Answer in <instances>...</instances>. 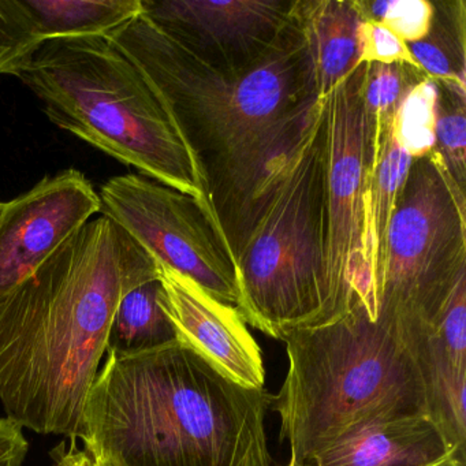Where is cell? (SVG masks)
Wrapping results in <instances>:
<instances>
[{"label":"cell","mask_w":466,"mask_h":466,"mask_svg":"<svg viewBox=\"0 0 466 466\" xmlns=\"http://www.w3.org/2000/svg\"><path fill=\"white\" fill-rule=\"evenodd\" d=\"M96 461L100 466H121V465H118V463L113 462V461H108V460H96Z\"/></svg>","instance_id":"cell-28"},{"label":"cell","mask_w":466,"mask_h":466,"mask_svg":"<svg viewBox=\"0 0 466 466\" xmlns=\"http://www.w3.org/2000/svg\"><path fill=\"white\" fill-rule=\"evenodd\" d=\"M310 466H455L451 447L428 416L360 425Z\"/></svg>","instance_id":"cell-13"},{"label":"cell","mask_w":466,"mask_h":466,"mask_svg":"<svg viewBox=\"0 0 466 466\" xmlns=\"http://www.w3.org/2000/svg\"><path fill=\"white\" fill-rule=\"evenodd\" d=\"M18 78L56 127L148 178L208 203L198 160L170 111L107 37L47 40Z\"/></svg>","instance_id":"cell-5"},{"label":"cell","mask_w":466,"mask_h":466,"mask_svg":"<svg viewBox=\"0 0 466 466\" xmlns=\"http://www.w3.org/2000/svg\"><path fill=\"white\" fill-rule=\"evenodd\" d=\"M99 193L81 171L45 177L0 207V299L99 214Z\"/></svg>","instance_id":"cell-11"},{"label":"cell","mask_w":466,"mask_h":466,"mask_svg":"<svg viewBox=\"0 0 466 466\" xmlns=\"http://www.w3.org/2000/svg\"><path fill=\"white\" fill-rule=\"evenodd\" d=\"M272 395L247 389L176 340L108 354L86 398L84 449L121 466H271Z\"/></svg>","instance_id":"cell-3"},{"label":"cell","mask_w":466,"mask_h":466,"mask_svg":"<svg viewBox=\"0 0 466 466\" xmlns=\"http://www.w3.org/2000/svg\"><path fill=\"white\" fill-rule=\"evenodd\" d=\"M362 62L367 64L403 62V64L417 65L411 58L408 45L386 26L376 23H364L362 26Z\"/></svg>","instance_id":"cell-24"},{"label":"cell","mask_w":466,"mask_h":466,"mask_svg":"<svg viewBox=\"0 0 466 466\" xmlns=\"http://www.w3.org/2000/svg\"><path fill=\"white\" fill-rule=\"evenodd\" d=\"M280 340L289 370L271 406L291 457L310 463L360 425L428 416L424 381L410 351L359 294L339 320Z\"/></svg>","instance_id":"cell-4"},{"label":"cell","mask_w":466,"mask_h":466,"mask_svg":"<svg viewBox=\"0 0 466 466\" xmlns=\"http://www.w3.org/2000/svg\"><path fill=\"white\" fill-rule=\"evenodd\" d=\"M438 103V83L427 77L405 97L395 116L392 132L398 144L413 159L435 149Z\"/></svg>","instance_id":"cell-20"},{"label":"cell","mask_w":466,"mask_h":466,"mask_svg":"<svg viewBox=\"0 0 466 466\" xmlns=\"http://www.w3.org/2000/svg\"><path fill=\"white\" fill-rule=\"evenodd\" d=\"M427 77L417 65L365 62L362 107L372 165L381 137L394 122L403 100Z\"/></svg>","instance_id":"cell-19"},{"label":"cell","mask_w":466,"mask_h":466,"mask_svg":"<svg viewBox=\"0 0 466 466\" xmlns=\"http://www.w3.org/2000/svg\"><path fill=\"white\" fill-rule=\"evenodd\" d=\"M435 151L457 187L466 193V97L438 84Z\"/></svg>","instance_id":"cell-21"},{"label":"cell","mask_w":466,"mask_h":466,"mask_svg":"<svg viewBox=\"0 0 466 466\" xmlns=\"http://www.w3.org/2000/svg\"><path fill=\"white\" fill-rule=\"evenodd\" d=\"M411 163L413 157L398 144L391 125L381 137L370 170L367 193L364 269L357 293L370 305L373 316L376 293L386 263L390 223L405 187Z\"/></svg>","instance_id":"cell-15"},{"label":"cell","mask_w":466,"mask_h":466,"mask_svg":"<svg viewBox=\"0 0 466 466\" xmlns=\"http://www.w3.org/2000/svg\"><path fill=\"white\" fill-rule=\"evenodd\" d=\"M159 278L127 291L114 313L107 337V353L130 356L178 340L176 329L160 305Z\"/></svg>","instance_id":"cell-18"},{"label":"cell","mask_w":466,"mask_h":466,"mask_svg":"<svg viewBox=\"0 0 466 466\" xmlns=\"http://www.w3.org/2000/svg\"><path fill=\"white\" fill-rule=\"evenodd\" d=\"M296 0H141V15L222 75L256 69L274 50Z\"/></svg>","instance_id":"cell-10"},{"label":"cell","mask_w":466,"mask_h":466,"mask_svg":"<svg viewBox=\"0 0 466 466\" xmlns=\"http://www.w3.org/2000/svg\"><path fill=\"white\" fill-rule=\"evenodd\" d=\"M28 450L23 425L9 417L0 419V466H23Z\"/></svg>","instance_id":"cell-25"},{"label":"cell","mask_w":466,"mask_h":466,"mask_svg":"<svg viewBox=\"0 0 466 466\" xmlns=\"http://www.w3.org/2000/svg\"><path fill=\"white\" fill-rule=\"evenodd\" d=\"M466 277V193L438 152L413 159L389 228L375 318L432 331Z\"/></svg>","instance_id":"cell-7"},{"label":"cell","mask_w":466,"mask_h":466,"mask_svg":"<svg viewBox=\"0 0 466 466\" xmlns=\"http://www.w3.org/2000/svg\"><path fill=\"white\" fill-rule=\"evenodd\" d=\"M37 36L108 37L141 15V0H20Z\"/></svg>","instance_id":"cell-16"},{"label":"cell","mask_w":466,"mask_h":466,"mask_svg":"<svg viewBox=\"0 0 466 466\" xmlns=\"http://www.w3.org/2000/svg\"><path fill=\"white\" fill-rule=\"evenodd\" d=\"M43 43L20 0H0V76L18 77Z\"/></svg>","instance_id":"cell-23"},{"label":"cell","mask_w":466,"mask_h":466,"mask_svg":"<svg viewBox=\"0 0 466 466\" xmlns=\"http://www.w3.org/2000/svg\"><path fill=\"white\" fill-rule=\"evenodd\" d=\"M356 5L365 23L386 26L406 45L420 42L430 31V0H356Z\"/></svg>","instance_id":"cell-22"},{"label":"cell","mask_w":466,"mask_h":466,"mask_svg":"<svg viewBox=\"0 0 466 466\" xmlns=\"http://www.w3.org/2000/svg\"><path fill=\"white\" fill-rule=\"evenodd\" d=\"M327 146L323 102L236 261L245 323L275 339L334 323L326 286Z\"/></svg>","instance_id":"cell-6"},{"label":"cell","mask_w":466,"mask_h":466,"mask_svg":"<svg viewBox=\"0 0 466 466\" xmlns=\"http://www.w3.org/2000/svg\"><path fill=\"white\" fill-rule=\"evenodd\" d=\"M107 39L135 62L170 111L225 231L256 166L308 127L319 100L294 13L268 56L236 77L207 66L141 15Z\"/></svg>","instance_id":"cell-2"},{"label":"cell","mask_w":466,"mask_h":466,"mask_svg":"<svg viewBox=\"0 0 466 466\" xmlns=\"http://www.w3.org/2000/svg\"><path fill=\"white\" fill-rule=\"evenodd\" d=\"M288 466H310L309 463H304L302 461L297 460L296 457H291L289 461Z\"/></svg>","instance_id":"cell-27"},{"label":"cell","mask_w":466,"mask_h":466,"mask_svg":"<svg viewBox=\"0 0 466 466\" xmlns=\"http://www.w3.org/2000/svg\"><path fill=\"white\" fill-rule=\"evenodd\" d=\"M51 458L53 466H100L86 449H78L73 439L72 443L62 441L58 447L51 450Z\"/></svg>","instance_id":"cell-26"},{"label":"cell","mask_w":466,"mask_h":466,"mask_svg":"<svg viewBox=\"0 0 466 466\" xmlns=\"http://www.w3.org/2000/svg\"><path fill=\"white\" fill-rule=\"evenodd\" d=\"M157 267L160 305L179 342L239 386L264 389L263 353L238 310L218 301L189 278L168 267Z\"/></svg>","instance_id":"cell-12"},{"label":"cell","mask_w":466,"mask_h":466,"mask_svg":"<svg viewBox=\"0 0 466 466\" xmlns=\"http://www.w3.org/2000/svg\"><path fill=\"white\" fill-rule=\"evenodd\" d=\"M99 198L100 214L121 226L157 264L237 309L236 261L206 200L133 174L108 179Z\"/></svg>","instance_id":"cell-8"},{"label":"cell","mask_w":466,"mask_h":466,"mask_svg":"<svg viewBox=\"0 0 466 466\" xmlns=\"http://www.w3.org/2000/svg\"><path fill=\"white\" fill-rule=\"evenodd\" d=\"M430 31L424 39L408 45L411 58L436 83L466 97V4L436 0Z\"/></svg>","instance_id":"cell-17"},{"label":"cell","mask_w":466,"mask_h":466,"mask_svg":"<svg viewBox=\"0 0 466 466\" xmlns=\"http://www.w3.org/2000/svg\"><path fill=\"white\" fill-rule=\"evenodd\" d=\"M293 13L307 43L316 96L321 99L362 64L365 21L356 0H296Z\"/></svg>","instance_id":"cell-14"},{"label":"cell","mask_w":466,"mask_h":466,"mask_svg":"<svg viewBox=\"0 0 466 466\" xmlns=\"http://www.w3.org/2000/svg\"><path fill=\"white\" fill-rule=\"evenodd\" d=\"M365 62L321 97L327 146L326 286L332 318L350 309L364 269L367 193L372 170L362 107Z\"/></svg>","instance_id":"cell-9"},{"label":"cell","mask_w":466,"mask_h":466,"mask_svg":"<svg viewBox=\"0 0 466 466\" xmlns=\"http://www.w3.org/2000/svg\"><path fill=\"white\" fill-rule=\"evenodd\" d=\"M0 207H2V204H0Z\"/></svg>","instance_id":"cell-29"},{"label":"cell","mask_w":466,"mask_h":466,"mask_svg":"<svg viewBox=\"0 0 466 466\" xmlns=\"http://www.w3.org/2000/svg\"><path fill=\"white\" fill-rule=\"evenodd\" d=\"M159 278L152 256L107 217L89 220L0 299V400L42 435L77 441L122 297Z\"/></svg>","instance_id":"cell-1"}]
</instances>
